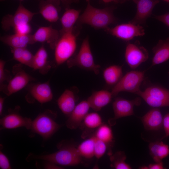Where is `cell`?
Returning <instances> with one entry per match:
<instances>
[{
  "mask_svg": "<svg viewBox=\"0 0 169 169\" xmlns=\"http://www.w3.org/2000/svg\"><path fill=\"white\" fill-rule=\"evenodd\" d=\"M114 6L98 8L88 3L83 13L80 15L77 21L78 24H87L96 29H105L111 24L117 23L118 19L113 14Z\"/></svg>",
  "mask_w": 169,
  "mask_h": 169,
  "instance_id": "cell-1",
  "label": "cell"
},
{
  "mask_svg": "<svg viewBox=\"0 0 169 169\" xmlns=\"http://www.w3.org/2000/svg\"><path fill=\"white\" fill-rule=\"evenodd\" d=\"M58 150L54 153L43 155L31 154L27 157L30 160L38 159L55 163L60 166H72L80 163L82 157L79 154L77 148L69 144H61L58 146Z\"/></svg>",
  "mask_w": 169,
  "mask_h": 169,
  "instance_id": "cell-2",
  "label": "cell"
},
{
  "mask_svg": "<svg viewBox=\"0 0 169 169\" xmlns=\"http://www.w3.org/2000/svg\"><path fill=\"white\" fill-rule=\"evenodd\" d=\"M59 32L60 36L54 49L55 60L58 65L67 62L74 54L79 33L75 27L69 31Z\"/></svg>",
  "mask_w": 169,
  "mask_h": 169,
  "instance_id": "cell-3",
  "label": "cell"
},
{
  "mask_svg": "<svg viewBox=\"0 0 169 169\" xmlns=\"http://www.w3.org/2000/svg\"><path fill=\"white\" fill-rule=\"evenodd\" d=\"M56 116V114L52 110H46L32 121L30 130L44 140L49 139L61 127L55 121Z\"/></svg>",
  "mask_w": 169,
  "mask_h": 169,
  "instance_id": "cell-4",
  "label": "cell"
},
{
  "mask_svg": "<svg viewBox=\"0 0 169 169\" xmlns=\"http://www.w3.org/2000/svg\"><path fill=\"white\" fill-rule=\"evenodd\" d=\"M66 63L69 68L77 66L92 71L96 74H99L100 66L95 62L88 36L86 37L83 40L77 54L68 60Z\"/></svg>",
  "mask_w": 169,
  "mask_h": 169,
  "instance_id": "cell-5",
  "label": "cell"
},
{
  "mask_svg": "<svg viewBox=\"0 0 169 169\" xmlns=\"http://www.w3.org/2000/svg\"><path fill=\"white\" fill-rule=\"evenodd\" d=\"M145 73V71L137 70L127 72L113 87L111 92L113 96L122 92L136 94L140 90V87L144 79Z\"/></svg>",
  "mask_w": 169,
  "mask_h": 169,
  "instance_id": "cell-6",
  "label": "cell"
},
{
  "mask_svg": "<svg viewBox=\"0 0 169 169\" xmlns=\"http://www.w3.org/2000/svg\"><path fill=\"white\" fill-rule=\"evenodd\" d=\"M136 95L153 108L169 107V90L164 88L152 85L144 90H140Z\"/></svg>",
  "mask_w": 169,
  "mask_h": 169,
  "instance_id": "cell-7",
  "label": "cell"
},
{
  "mask_svg": "<svg viewBox=\"0 0 169 169\" xmlns=\"http://www.w3.org/2000/svg\"><path fill=\"white\" fill-rule=\"evenodd\" d=\"M37 13L26 8L20 2L13 15L8 14L2 18L1 23L2 28L8 31L11 28L25 23H29L34 15Z\"/></svg>",
  "mask_w": 169,
  "mask_h": 169,
  "instance_id": "cell-8",
  "label": "cell"
},
{
  "mask_svg": "<svg viewBox=\"0 0 169 169\" xmlns=\"http://www.w3.org/2000/svg\"><path fill=\"white\" fill-rule=\"evenodd\" d=\"M105 30L112 36L126 41H129L135 37L143 36L145 34L143 27L130 22L118 24L113 28L109 27Z\"/></svg>",
  "mask_w": 169,
  "mask_h": 169,
  "instance_id": "cell-9",
  "label": "cell"
},
{
  "mask_svg": "<svg viewBox=\"0 0 169 169\" xmlns=\"http://www.w3.org/2000/svg\"><path fill=\"white\" fill-rule=\"evenodd\" d=\"M141 102V99L139 97L131 100L116 98L112 104L114 117L109 120L110 124L114 125L115 121L120 118L133 115L134 106L140 105Z\"/></svg>",
  "mask_w": 169,
  "mask_h": 169,
  "instance_id": "cell-10",
  "label": "cell"
},
{
  "mask_svg": "<svg viewBox=\"0 0 169 169\" xmlns=\"http://www.w3.org/2000/svg\"><path fill=\"white\" fill-rule=\"evenodd\" d=\"M125 58L130 67L134 69L148 59L149 53L145 48L137 43H128L125 49Z\"/></svg>",
  "mask_w": 169,
  "mask_h": 169,
  "instance_id": "cell-11",
  "label": "cell"
},
{
  "mask_svg": "<svg viewBox=\"0 0 169 169\" xmlns=\"http://www.w3.org/2000/svg\"><path fill=\"white\" fill-rule=\"evenodd\" d=\"M20 66H15L14 68V76L9 80L7 85L1 89L8 96L21 90L33 80L32 77L20 67Z\"/></svg>",
  "mask_w": 169,
  "mask_h": 169,
  "instance_id": "cell-12",
  "label": "cell"
},
{
  "mask_svg": "<svg viewBox=\"0 0 169 169\" xmlns=\"http://www.w3.org/2000/svg\"><path fill=\"white\" fill-rule=\"evenodd\" d=\"M19 110V107L14 110H9L8 114L0 119L1 130L20 127H25L28 130H30L32 120L30 118L21 115Z\"/></svg>",
  "mask_w": 169,
  "mask_h": 169,
  "instance_id": "cell-13",
  "label": "cell"
},
{
  "mask_svg": "<svg viewBox=\"0 0 169 169\" xmlns=\"http://www.w3.org/2000/svg\"><path fill=\"white\" fill-rule=\"evenodd\" d=\"M136 5L137 10L134 17L130 22L135 24L144 25L146 20L152 14L159 0H132Z\"/></svg>",
  "mask_w": 169,
  "mask_h": 169,
  "instance_id": "cell-14",
  "label": "cell"
},
{
  "mask_svg": "<svg viewBox=\"0 0 169 169\" xmlns=\"http://www.w3.org/2000/svg\"><path fill=\"white\" fill-rule=\"evenodd\" d=\"M90 108V106L87 100H83L76 105L66 121L67 128L74 130L79 127Z\"/></svg>",
  "mask_w": 169,
  "mask_h": 169,
  "instance_id": "cell-15",
  "label": "cell"
},
{
  "mask_svg": "<svg viewBox=\"0 0 169 169\" xmlns=\"http://www.w3.org/2000/svg\"><path fill=\"white\" fill-rule=\"evenodd\" d=\"M34 43L46 42L52 49H54L60 36L59 31L54 28L52 25L39 27L32 35Z\"/></svg>",
  "mask_w": 169,
  "mask_h": 169,
  "instance_id": "cell-16",
  "label": "cell"
},
{
  "mask_svg": "<svg viewBox=\"0 0 169 169\" xmlns=\"http://www.w3.org/2000/svg\"><path fill=\"white\" fill-rule=\"evenodd\" d=\"M61 3L59 0H41L39 4V13L48 21L55 22L59 18Z\"/></svg>",
  "mask_w": 169,
  "mask_h": 169,
  "instance_id": "cell-17",
  "label": "cell"
},
{
  "mask_svg": "<svg viewBox=\"0 0 169 169\" xmlns=\"http://www.w3.org/2000/svg\"><path fill=\"white\" fill-rule=\"evenodd\" d=\"M145 128L147 130L157 131L163 126V117L158 108H153L141 118Z\"/></svg>",
  "mask_w": 169,
  "mask_h": 169,
  "instance_id": "cell-18",
  "label": "cell"
},
{
  "mask_svg": "<svg viewBox=\"0 0 169 169\" xmlns=\"http://www.w3.org/2000/svg\"><path fill=\"white\" fill-rule=\"evenodd\" d=\"M113 97L111 92L101 90L93 92L87 100L90 108L98 111L108 104Z\"/></svg>",
  "mask_w": 169,
  "mask_h": 169,
  "instance_id": "cell-19",
  "label": "cell"
},
{
  "mask_svg": "<svg viewBox=\"0 0 169 169\" xmlns=\"http://www.w3.org/2000/svg\"><path fill=\"white\" fill-rule=\"evenodd\" d=\"M29 93L32 97L41 104L50 101L53 96L49 82L34 84L30 88Z\"/></svg>",
  "mask_w": 169,
  "mask_h": 169,
  "instance_id": "cell-20",
  "label": "cell"
},
{
  "mask_svg": "<svg viewBox=\"0 0 169 169\" xmlns=\"http://www.w3.org/2000/svg\"><path fill=\"white\" fill-rule=\"evenodd\" d=\"M0 40L12 48H26L29 44H34L33 35H23L16 33L12 35H5L0 37Z\"/></svg>",
  "mask_w": 169,
  "mask_h": 169,
  "instance_id": "cell-21",
  "label": "cell"
},
{
  "mask_svg": "<svg viewBox=\"0 0 169 169\" xmlns=\"http://www.w3.org/2000/svg\"><path fill=\"white\" fill-rule=\"evenodd\" d=\"M152 50L154 55L151 67L165 62L169 59V37L160 40Z\"/></svg>",
  "mask_w": 169,
  "mask_h": 169,
  "instance_id": "cell-22",
  "label": "cell"
},
{
  "mask_svg": "<svg viewBox=\"0 0 169 169\" xmlns=\"http://www.w3.org/2000/svg\"><path fill=\"white\" fill-rule=\"evenodd\" d=\"M57 103L61 111L69 116L76 105L74 93L71 90L66 89L58 99Z\"/></svg>",
  "mask_w": 169,
  "mask_h": 169,
  "instance_id": "cell-23",
  "label": "cell"
},
{
  "mask_svg": "<svg viewBox=\"0 0 169 169\" xmlns=\"http://www.w3.org/2000/svg\"><path fill=\"white\" fill-rule=\"evenodd\" d=\"M148 147L150 154L155 162L162 161L169 155L168 146L162 141L151 142Z\"/></svg>",
  "mask_w": 169,
  "mask_h": 169,
  "instance_id": "cell-24",
  "label": "cell"
},
{
  "mask_svg": "<svg viewBox=\"0 0 169 169\" xmlns=\"http://www.w3.org/2000/svg\"><path fill=\"white\" fill-rule=\"evenodd\" d=\"M80 13V11L79 10L70 8L66 9L60 19L62 28L60 31L64 32L73 29Z\"/></svg>",
  "mask_w": 169,
  "mask_h": 169,
  "instance_id": "cell-25",
  "label": "cell"
},
{
  "mask_svg": "<svg viewBox=\"0 0 169 169\" xmlns=\"http://www.w3.org/2000/svg\"><path fill=\"white\" fill-rule=\"evenodd\" d=\"M48 57L47 52L43 45L34 55L32 68L41 73L46 72L50 67L48 64Z\"/></svg>",
  "mask_w": 169,
  "mask_h": 169,
  "instance_id": "cell-26",
  "label": "cell"
},
{
  "mask_svg": "<svg viewBox=\"0 0 169 169\" xmlns=\"http://www.w3.org/2000/svg\"><path fill=\"white\" fill-rule=\"evenodd\" d=\"M103 75L106 84L114 86L123 76L122 67L116 65L110 66L104 70Z\"/></svg>",
  "mask_w": 169,
  "mask_h": 169,
  "instance_id": "cell-27",
  "label": "cell"
},
{
  "mask_svg": "<svg viewBox=\"0 0 169 169\" xmlns=\"http://www.w3.org/2000/svg\"><path fill=\"white\" fill-rule=\"evenodd\" d=\"M95 137L94 135L81 142L77 147L78 152L82 157L90 159L94 156Z\"/></svg>",
  "mask_w": 169,
  "mask_h": 169,
  "instance_id": "cell-28",
  "label": "cell"
},
{
  "mask_svg": "<svg viewBox=\"0 0 169 169\" xmlns=\"http://www.w3.org/2000/svg\"><path fill=\"white\" fill-rule=\"evenodd\" d=\"M94 136L104 142L108 146V147L112 145L114 138L112 131L110 126L103 123L97 129Z\"/></svg>",
  "mask_w": 169,
  "mask_h": 169,
  "instance_id": "cell-29",
  "label": "cell"
},
{
  "mask_svg": "<svg viewBox=\"0 0 169 169\" xmlns=\"http://www.w3.org/2000/svg\"><path fill=\"white\" fill-rule=\"evenodd\" d=\"M103 123L100 115L97 112H93L86 115L80 126L82 125L88 130H93L97 129Z\"/></svg>",
  "mask_w": 169,
  "mask_h": 169,
  "instance_id": "cell-30",
  "label": "cell"
},
{
  "mask_svg": "<svg viewBox=\"0 0 169 169\" xmlns=\"http://www.w3.org/2000/svg\"><path fill=\"white\" fill-rule=\"evenodd\" d=\"M126 158L125 153L123 151H118L110 155V159L111 167L115 169H131V166L125 161Z\"/></svg>",
  "mask_w": 169,
  "mask_h": 169,
  "instance_id": "cell-31",
  "label": "cell"
},
{
  "mask_svg": "<svg viewBox=\"0 0 169 169\" xmlns=\"http://www.w3.org/2000/svg\"><path fill=\"white\" fill-rule=\"evenodd\" d=\"M95 137L94 156L99 159L102 157L105 153L108 146L105 142L97 139Z\"/></svg>",
  "mask_w": 169,
  "mask_h": 169,
  "instance_id": "cell-32",
  "label": "cell"
},
{
  "mask_svg": "<svg viewBox=\"0 0 169 169\" xmlns=\"http://www.w3.org/2000/svg\"><path fill=\"white\" fill-rule=\"evenodd\" d=\"M5 62L1 59L0 60V87L3 85V83L5 81H9L11 79L8 72L5 69Z\"/></svg>",
  "mask_w": 169,
  "mask_h": 169,
  "instance_id": "cell-33",
  "label": "cell"
},
{
  "mask_svg": "<svg viewBox=\"0 0 169 169\" xmlns=\"http://www.w3.org/2000/svg\"><path fill=\"white\" fill-rule=\"evenodd\" d=\"M15 33L21 35H28L30 34L31 31V28L29 23L21 24L13 28Z\"/></svg>",
  "mask_w": 169,
  "mask_h": 169,
  "instance_id": "cell-34",
  "label": "cell"
},
{
  "mask_svg": "<svg viewBox=\"0 0 169 169\" xmlns=\"http://www.w3.org/2000/svg\"><path fill=\"white\" fill-rule=\"evenodd\" d=\"M34 55L26 48L23 51L22 64L32 68Z\"/></svg>",
  "mask_w": 169,
  "mask_h": 169,
  "instance_id": "cell-35",
  "label": "cell"
},
{
  "mask_svg": "<svg viewBox=\"0 0 169 169\" xmlns=\"http://www.w3.org/2000/svg\"><path fill=\"white\" fill-rule=\"evenodd\" d=\"M0 168L2 169L11 168L8 159L1 150L0 151Z\"/></svg>",
  "mask_w": 169,
  "mask_h": 169,
  "instance_id": "cell-36",
  "label": "cell"
},
{
  "mask_svg": "<svg viewBox=\"0 0 169 169\" xmlns=\"http://www.w3.org/2000/svg\"><path fill=\"white\" fill-rule=\"evenodd\" d=\"M25 48H12V52L14 59L22 64L23 51Z\"/></svg>",
  "mask_w": 169,
  "mask_h": 169,
  "instance_id": "cell-37",
  "label": "cell"
},
{
  "mask_svg": "<svg viewBox=\"0 0 169 169\" xmlns=\"http://www.w3.org/2000/svg\"><path fill=\"white\" fill-rule=\"evenodd\" d=\"M163 126L165 132L164 138L169 136V113L163 117Z\"/></svg>",
  "mask_w": 169,
  "mask_h": 169,
  "instance_id": "cell-38",
  "label": "cell"
},
{
  "mask_svg": "<svg viewBox=\"0 0 169 169\" xmlns=\"http://www.w3.org/2000/svg\"><path fill=\"white\" fill-rule=\"evenodd\" d=\"M154 18L169 27V12L162 15H155Z\"/></svg>",
  "mask_w": 169,
  "mask_h": 169,
  "instance_id": "cell-39",
  "label": "cell"
},
{
  "mask_svg": "<svg viewBox=\"0 0 169 169\" xmlns=\"http://www.w3.org/2000/svg\"><path fill=\"white\" fill-rule=\"evenodd\" d=\"M44 168L46 169H62L64 168L60 166L48 161L44 165Z\"/></svg>",
  "mask_w": 169,
  "mask_h": 169,
  "instance_id": "cell-40",
  "label": "cell"
},
{
  "mask_svg": "<svg viewBox=\"0 0 169 169\" xmlns=\"http://www.w3.org/2000/svg\"><path fill=\"white\" fill-rule=\"evenodd\" d=\"M155 162V163L149 164L147 166L148 169H164L165 168L162 161Z\"/></svg>",
  "mask_w": 169,
  "mask_h": 169,
  "instance_id": "cell-41",
  "label": "cell"
},
{
  "mask_svg": "<svg viewBox=\"0 0 169 169\" xmlns=\"http://www.w3.org/2000/svg\"><path fill=\"white\" fill-rule=\"evenodd\" d=\"M62 3L65 9L69 8L70 5L74 3H76L78 0H59Z\"/></svg>",
  "mask_w": 169,
  "mask_h": 169,
  "instance_id": "cell-42",
  "label": "cell"
},
{
  "mask_svg": "<svg viewBox=\"0 0 169 169\" xmlns=\"http://www.w3.org/2000/svg\"><path fill=\"white\" fill-rule=\"evenodd\" d=\"M4 100H5V98L3 97L2 96H0V115H2Z\"/></svg>",
  "mask_w": 169,
  "mask_h": 169,
  "instance_id": "cell-43",
  "label": "cell"
},
{
  "mask_svg": "<svg viewBox=\"0 0 169 169\" xmlns=\"http://www.w3.org/2000/svg\"><path fill=\"white\" fill-rule=\"evenodd\" d=\"M105 3H108L111 2H114L116 3H119V0H102Z\"/></svg>",
  "mask_w": 169,
  "mask_h": 169,
  "instance_id": "cell-44",
  "label": "cell"
},
{
  "mask_svg": "<svg viewBox=\"0 0 169 169\" xmlns=\"http://www.w3.org/2000/svg\"><path fill=\"white\" fill-rule=\"evenodd\" d=\"M141 169H148V166H143L140 167L139 168Z\"/></svg>",
  "mask_w": 169,
  "mask_h": 169,
  "instance_id": "cell-45",
  "label": "cell"
},
{
  "mask_svg": "<svg viewBox=\"0 0 169 169\" xmlns=\"http://www.w3.org/2000/svg\"><path fill=\"white\" fill-rule=\"evenodd\" d=\"M130 0H119V3H124L126 1H129Z\"/></svg>",
  "mask_w": 169,
  "mask_h": 169,
  "instance_id": "cell-46",
  "label": "cell"
},
{
  "mask_svg": "<svg viewBox=\"0 0 169 169\" xmlns=\"http://www.w3.org/2000/svg\"><path fill=\"white\" fill-rule=\"evenodd\" d=\"M165 2L169 3V0H162Z\"/></svg>",
  "mask_w": 169,
  "mask_h": 169,
  "instance_id": "cell-47",
  "label": "cell"
},
{
  "mask_svg": "<svg viewBox=\"0 0 169 169\" xmlns=\"http://www.w3.org/2000/svg\"><path fill=\"white\" fill-rule=\"evenodd\" d=\"M88 3L90 2V0H86Z\"/></svg>",
  "mask_w": 169,
  "mask_h": 169,
  "instance_id": "cell-48",
  "label": "cell"
}]
</instances>
